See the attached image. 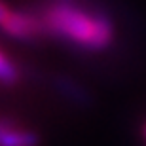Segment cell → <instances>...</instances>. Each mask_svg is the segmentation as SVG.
I'll use <instances>...</instances> for the list:
<instances>
[{
    "mask_svg": "<svg viewBox=\"0 0 146 146\" xmlns=\"http://www.w3.org/2000/svg\"><path fill=\"white\" fill-rule=\"evenodd\" d=\"M44 34L87 53H99L114 44V23L104 11L72 0H55L38 11Z\"/></svg>",
    "mask_w": 146,
    "mask_h": 146,
    "instance_id": "6da1fadb",
    "label": "cell"
},
{
    "mask_svg": "<svg viewBox=\"0 0 146 146\" xmlns=\"http://www.w3.org/2000/svg\"><path fill=\"white\" fill-rule=\"evenodd\" d=\"M0 31L17 42H34L40 36H44L42 19L38 11L27 10H11L10 15L0 25Z\"/></svg>",
    "mask_w": 146,
    "mask_h": 146,
    "instance_id": "7a4b0ae2",
    "label": "cell"
},
{
    "mask_svg": "<svg viewBox=\"0 0 146 146\" xmlns=\"http://www.w3.org/2000/svg\"><path fill=\"white\" fill-rule=\"evenodd\" d=\"M51 87L61 99H65L66 103L78 108H89L93 104V95L84 84L74 80L72 76L66 74H57L51 78Z\"/></svg>",
    "mask_w": 146,
    "mask_h": 146,
    "instance_id": "3957f363",
    "label": "cell"
},
{
    "mask_svg": "<svg viewBox=\"0 0 146 146\" xmlns=\"http://www.w3.org/2000/svg\"><path fill=\"white\" fill-rule=\"evenodd\" d=\"M0 146H40V135L8 118H0Z\"/></svg>",
    "mask_w": 146,
    "mask_h": 146,
    "instance_id": "277c9868",
    "label": "cell"
},
{
    "mask_svg": "<svg viewBox=\"0 0 146 146\" xmlns=\"http://www.w3.org/2000/svg\"><path fill=\"white\" fill-rule=\"evenodd\" d=\"M21 82V68L6 53L0 51V86L11 87Z\"/></svg>",
    "mask_w": 146,
    "mask_h": 146,
    "instance_id": "5b68a950",
    "label": "cell"
},
{
    "mask_svg": "<svg viewBox=\"0 0 146 146\" xmlns=\"http://www.w3.org/2000/svg\"><path fill=\"white\" fill-rule=\"evenodd\" d=\"M10 11H11V8H8V6H6L4 2L0 0V25L4 23V19H6V17L10 15Z\"/></svg>",
    "mask_w": 146,
    "mask_h": 146,
    "instance_id": "8992f818",
    "label": "cell"
},
{
    "mask_svg": "<svg viewBox=\"0 0 146 146\" xmlns=\"http://www.w3.org/2000/svg\"><path fill=\"white\" fill-rule=\"evenodd\" d=\"M142 133H144V137H146V123H144V127H142Z\"/></svg>",
    "mask_w": 146,
    "mask_h": 146,
    "instance_id": "52a82bcc",
    "label": "cell"
}]
</instances>
